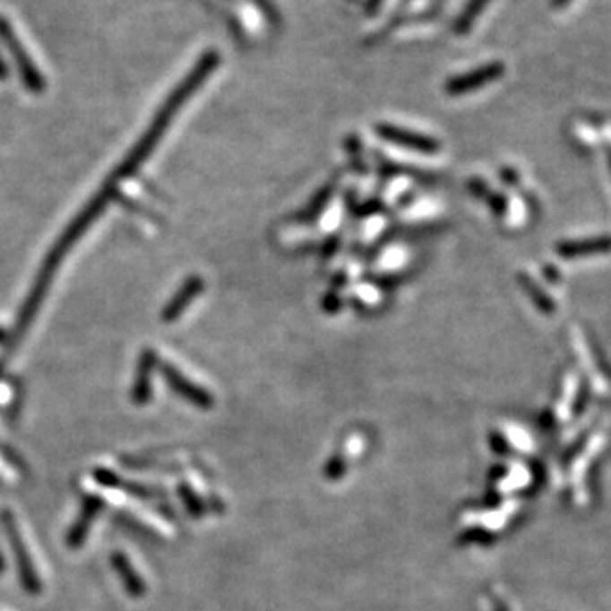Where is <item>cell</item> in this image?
I'll list each match as a JSON object with an SVG mask.
<instances>
[{
  "label": "cell",
  "instance_id": "obj_5",
  "mask_svg": "<svg viewBox=\"0 0 611 611\" xmlns=\"http://www.w3.org/2000/svg\"><path fill=\"white\" fill-rule=\"evenodd\" d=\"M4 526H6L8 538H11L14 555H16V560H18V570H21V576H22V581H24V588H26L28 591H39V588H40L39 578H36V572L32 570V562H30V558H28V554H26V550H24V544H22V538H21V532L16 530L14 518H13L11 512H4Z\"/></svg>",
  "mask_w": 611,
  "mask_h": 611
},
{
  "label": "cell",
  "instance_id": "obj_9",
  "mask_svg": "<svg viewBox=\"0 0 611 611\" xmlns=\"http://www.w3.org/2000/svg\"><path fill=\"white\" fill-rule=\"evenodd\" d=\"M99 508H101V500H98L96 496H88L86 498V503H83V508H82V514L78 518V522L73 524L72 532L68 536V544L72 546V548H78V546L83 542V538H86L88 528H90L91 521H94V518H96Z\"/></svg>",
  "mask_w": 611,
  "mask_h": 611
},
{
  "label": "cell",
  "instance_id": "obj_6",
  "mask_svg": "<svg viewBox=\"0 0 611 611\" xmlns=\"http://www.w3.org/2000/svg\"><path fill=\"white\" fill-rule=\"evenodd\" d=\"M163 375L167 379V383L171 385V389L177 395H181L183 400H187L189 403L202 407V409H207V407L212 405V397L205 392V389H201L199 385H194L193 382H189L187 377H185L179 369H175L173 366H163Z\"/></svg>",
  "mask_w": 611,
  "mask_h": 611
},
{
  "label": "cell",
  "instance_id": "obj_3",
  "mask_svg": "<svg viewBox=\"0 0 611 611\" xmlns=\"http://www.w3.org/2000/svg\"><path fill=\"white\" fill-rule=\"evenodd\" d=\"M506 73V66L503 62H490L485 64V66L475 68L469 73H460V76L451 78L447 83H444V91H447L449 96H465L470 94V91H477V90H483L485 86L493 82H498Z\"/></svg>",
  "mask_w": 611,
  "mask_h": 611
},
{
  "label": "cell",
  "instance_id": "obj_20",
  "mask_svg": "<svg viewBox=\"0 0 611 611\" xmlns=\"http://www.w3.org/2000/svg\"><path fill=\"white\" fill-rule=\"evenodd\" d=\"M607 161H609V169H611V145L607 147Z\"/></svg>",
  "mask_w": 611,
  "mask_h": 611
},
{
  "label": "cell",
  "instance_id": "obj_19",
  "mask_svg": "<svg viewBox=\"0 0 611 611\" xmlns=\"http://www.w3.org/2000/svg\"><path fill=\"white\" fill-rule=\"evenodd\" d=\"M379 4H382V0H369V6H372V8H369V11L374 13Z\"/></svg>",
  "mask_w": 611,
  "mask_h": 611
},
{
  "label": "cell",
  "instance_id": "obj_12",
  "mask_svg": "<svg viewBox=\"0 0 611 611\" xmlns=\"http://www.w3.org/2000/svg\"><path fill=\"white\" fill-rule=\"evenodd\" d=\"M490 0H469L467 6L462 8L460 14L457 16L455 26H452V30H455L457 36H465L472 30V26L478 21V16L486 11Z\"/></svg>",
  "mask_w": 611,
  "mask_h": 611
},
{
  "label": "cell",
  "instance_id": "obj_7",
  "mask_svg": "<svg viewBox=\"0 0 611 611\" xmlns=\"http://www.w3.org/2000/svg\"><path fill=\"white\" fill-rule=\"evenodd\" d=\"M202 288H205V284H202L201 278L191 276L189 280L183 284V288L177 292V296H175V298L167 304V308L163 312V320L165 322L177 320L181 314L187 310V306L202 292Z\"/></svg>",
  "mask_w": 611,
  "mask_h": 611
},
{
  "label": "cell",
  "instance_id": "obj_10",
  "mask_svg": "<svg viewBox=\"0 0 611 611\" xmlns=\"http://www.w3.org/2000/svg\"><path fill=\"white\" fill-rule=\"evenodd\" d=\"M153 361L155 357L151 351H143L142 361H139V367H137V379H135V389H133V400L139 405H143L151 395Z\"/></svg>",
  "mask_w": 611,
  "mask_h": 611
},
{
  "label": "cell",
  "instance_id": "obj_14",
  "mask_svg": "<svg viewBox=\"0 0 611 611\" xmlns=\"http://www.w3.org/2000/svg\"><path fill=\"white\" fill-rule=\"evenodd\" d=\"M346 472V462L341 457H333L330 462H328V470H326V475L330 478H340L341 475Z\"/></svg>",
  "mask_w": 611,
  "mask_h": 611
},
{
  "label": "cell",
  "instance_id": "obj_2",
  "mask_svg": "<svg viewBox=\"0 0 611 611\" xmlns=\"http://www.w3.org/2000/svg\"><path fill=\"white\" fill-rule=\"evenodd\" d=\"M0 39H3V42L8 46V50L13 52V58L16 62L18 70H21V78L24 82V86L30 91L40 94V91L44 90L42 73L39 72V68H36V64L32 62L30 56H28L22 42L16 39L13 26L8 24L6 18H0Z\"/></svg>",
  "mask_w": 611,
  "mask_h": 611
},
{
  "label": "cell",
  "instance_id": "obj_15",
  "mask_svg": "<svg viewBox=\"0 0 611 611\" xmlns=\"http://www.w3.org/2000/svg\"><path fill=\"white\" fill-rule=\"evenodd\" d=\"M488 201H490V205H493V209H496L498 215H503L504 209H506V201H504L503 194H498V193L488 194Z\"/></svg>",
  "mask_w": 611,
  "mask_h": 611
},
{
  "label": "cell",
  "instance_id": "obj_8",
  "mask_svg": "<svg viewBox=\"0 0 611 611\" xmlns=\"http://www.w3.org/2000/svg\"><path fill=\"white\" fill-rule=\"evenodd\" d=\"M555 250H558V254L566 258L599 254V253H607V250H611V238L598 237V238H586V240H573V243H562Z\"/></svg>",
  "mask_w": 611,
  "mask_h": 611
},
{
  "label": "cell",
  "instance_id": "obj_17",
  "mask_svg": "<svg viewBox=\"0 0 611 611\" xmlns=\"http://www.w3.org/2000/svg\"><path fill=\"white\" fill-rule=\"evenodd\" d=\"M503 179L506 185H518V175L516 171H508V169H503Z\"/></svg>",
  "mask_w": 611,
  "mask_h": 611
},
{
  "label": "cell",
  "instance_id": "obj_16",
  "mask_svg": "<svg viewBox=\"0 0 611 611\" xmlns=\"http://www.w3.org/2000/svg\"><path fill=\"white\" fill-rule=\"evenodd\" d=\"M469 189L475 193V194H488V187H486V183L485 181H480V179H470L469 183Z\"/></svg>",
  "mask_w": 611,
  "mask_h": 611
},
{
  "label": "cell",
  "instance_id": "obj_11",
  "mask_svg": "<svg viewBox=\"0 0 611 611\" xmlns=\"http://www.w3.org/2000/svg\"><path fill=\"white\" fill-rule=\"evenodd\" d=\"M111 564H114V568L117 570L119 576H122V581H124V586L125 589L132 594L133 598H139V596H143V591H145V586H143V581L139 580L137 576V572L133 570L132 564H129V560L125 558L124 554H114L111 555Z\"/></svg>",
  "mask_w": 611,
  "mask_h": 611
},
{
  "label": "cell",
  "instance_id": "obj_4",
  "mask_svg": "<svg viewBox=\"0 0 611 611\" xmlns=\"http://www.w3.org/2000/svg\"><path fill=\"white\" fill-rule=\"evenodd\" d=\"M377 135L385 139V142L400 145L403 150H409L415 153L423 155H435L441 151V143L435 137L423 135L419 132H411V129H405L393 124H377L375 125Z\"/></svg>",
  "mask_w": 611,
  "mask_h": 611
},
{
  "label": "cell",
  "instance_id": "obj_1",
  "mask_svg": "<svg viewBox=\"0 0 611 611\" xmlns=\"http://www.w3.org/2000/svg\"><path fill=\"white\" fill-rule=\"evenodd\" d=\"M219 64H220V56L217 50H209L201 56L199 62L194 64V68H191V72L181 80L179 86L175 88L169 94V98L165 99V104L155 114L153 122L150 124V127H147V132L139 137V142L133 145V150L127 153V157L122 163H119L114 177L109 179L111 183L119 185L124 179L133 177V175L139 171V167L150 159L153 151L157 150V145H159V142L163 139L167 127L173 124V119L177 117L183 106L187 104L194 94H197L202 83H205L212 73H215Z\"/></svg>",
  "mask_w": 611,
  "mask_h": 611
},
{
  "label": "cell",
  "instance_id": "obj_13",
  "mask_svg": "<svg viewBox=\"0 0 611 611\" xmlns=\"http://www.w3.org/2000/svg\"><path fill=\"white\" fill-rule=\"evenodd\" d=\"M521 282H522V286H524V288L528 290V294H530V298L534 300V304L536 306H538V308L542 310V312H546V314H552L554 312V304H552V300L548 298V296H544L538 288H536V286H534V282L530 280V278H521Z\"/></svg>",
  "mask_w": 611,
  "mask_h": 611
},
{
  "label": "cell",
  "instance_id": "obj_18",
  "mask_svg": "<svg viewBox=\"0 0 611 611\" xmlns=\"http://www.w3.org/2000/svg\"><path fill=\"white\" fill-rule=\"evenodd\" d=\"M572 0H550V6L554 11H562V8H566Z\"/></svg>",
  "mask_w": 611,
  "mask_h": 611
}]
</instances>
